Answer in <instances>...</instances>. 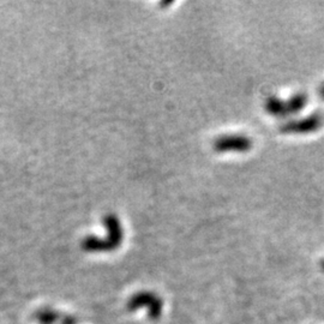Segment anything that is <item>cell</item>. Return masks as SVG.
<instances>
[{
    "label": "cell",
    "instance_id": "1",
    "mask_svg": "<svg viewBox=\"0 0 324 324\" xmlns=\"http://www.w3.org/2000/svg\"><path fill=\"white\" fill-rule=\"evenodd\" d=\"M104 224L107 228V238H98L89 236L82 240V249L86 252H111L119 248L123 242L124 233L117 215L108 214L105 216Z\"/></svg>",
    "mask_w": 324,
    "mask_h": 324
},
{
    "label": "cell",
    "instance_id": "2",
    "mask_svg": "<svg viewBox=\"0 0 324 324\" xmlns=\"http://www.w3.org/2000/svg\"><path fill=\"white\" fill-rule=\"evenodd\" d=\"M162 300L159 296L152 292H138L127 301V310L136 311L142 307L148 309V316L150 319H159L162 313Z\"/></svg>",
    "mask_w": 324,
    "mask_h": 324
},
{
    "label": "cell",
    "instance_id": "3",
    "mask_svg": "<svg viewBox=\"0 0 324 324\" xmlns=\"http://www.w3.org/2000/svg\"><path fill=\"white\" fill-rule=\"evenodd\" d=\"M213 147L217 153H246L252 148V140L245 134H224L215 140Z\"/></svg>",
    "mask_w": 324,
    "mask_h": 324
},
{
    "label": "cell",
    "instance_id": "4",
    "mask_svg": "<svg viewBox=\"0 0 324 324\" xmlns=\"http://www.w3.org/2000/svg\"><path fill=\"white\" fill-rule=\"evenodd\" d=\"M323 125V118L319 113H312L309 117L292 120L281 125L280 131L287 134H307L316 132Z\"/></svg>",
    "mask_w": 324,
    "mask_h": 324
},
{
    "label": "cell",
    "instance_id": "5",
    "mask_svg": "<svg viewBox=\"0 0 324 324\" xmlns=\"http://www.w3.org/2000/svg\"><path fill=\"white\" fill-rule=\"evenodd\" d=\"M264 108L267 111L268 114L272 115V117H286L287 115V107L286 101L281 100L277 96H269L265 100Z\"/></svg>",
    "mask_w": 324,
    "mask_h": 324
},
{
    "label": "cell",
    "instance_id": "6",
    "mask_svg": "<svg viewBox=\"0 0 324 324\" xmlns=\"http://www.w3.org/2000/svg\"><path fill=\"white\" fill-rule=\"evenodd\" d=\"M307 101H309V98L304 92H297V94L292 95L286 101L287 115L299 113L305 108Z\"/></svg>",
    "mask_w": 324,
    "mask_h": 324
},
{
    "label": "cell",
    "instance_id": "7",
    "mask_svg": "<svg viewBox=\"0 0 324 324\" xmlns=\"http://www.w3.org/2000/svg\"><path fill=\"white\" fill-rule=\"evenodd\" d=\"M35 318L40 324H54L57 320H60L59 312L51 307H44V309L37 311Z\"/></svg>",
    "mask_w": 324,
    "mask_h": 324
},
{
    "label": "cell",
    "instance_id": "8",
    "mask_svg": "<svg viewBox=\"0 0 324 324\" xmlns=\"http://www.w3.org/2000/svg\"><path fill=\"white\" fill-rule=\"evenodd\" d=\"M78 323V320L75 316L72 315H66V316H63L60 317V324H77Z\"/></svg>",
    "mask_w": 324,
    "mask_h": 324
},
{
    "label": "cell",
    "instance_id": "9",
    "mask_svg": "<svg viewBox=\"0 0 324 324\" xmlns=\"http://www.w3.org/2000/svg\"><path fill=\"white\" fill-rule=\"evenodd\" d=\"M319 95H320V98H322L324 100V83L322 85H320V88H319Z\"/></svg>",
    "mask_w": 324,
    "mask_h": 324
},
{
    "label": "cell",
    "instance_id": "10",
    "mask_svg": "<svg viewBox=\"0 0 324 324\" xmlns=\"http://www.w3.org/2000/svg\"><path fill=\"white\" fill-rule=\"evenodd\" d=\"M320 267H322V270L324 271V259L322 261V263H320Z\"/></svg>",
    "mask_w": 324,
    "mask_h": 324
}]
</instances>
